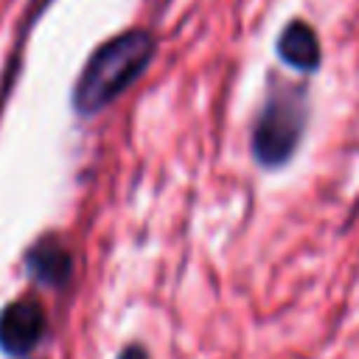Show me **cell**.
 <instances>
[{
  "mask_svg": "<svg viewBox=\"0 0 359 359\" xmlns=\"http://www.w3.org/2000/svg\"><path fill=\"white\" fill-rule=\"evenodd\" d=\"M309 123V95L300 84H286L278 76H272L264 107L252 126V154L261 165L278 168L283 165Z\"/></svg>",
  "mask_w": 359,
  "mask_h": 359,
  "instance_id": "cell-2",
  "label": "cell"
},
{
  "mask_svg": "<svg viewBox=\"0 0 359 359\" xmlns=\"http://www.w3.org/2000/svg\"><path fill=\"white\" fill-rule=\"evenodd\" d=\"M278 56L283 65L294 67L297 73H314L323 62V45L317 31L306 20H289L278 34Z\"/></svg>",
  "mask_w": 359,
  "mask_h": 359,
  "instance_id": "cell-4",
  "label": "cell"
},
{
  "mask_svg": "<svg viewBox=\"0 0 359 359\" xmlns=\"http://www.w3.org/2000/svg\"><path fill=\"white\" fill-rule=\"evenodd\" d=\"M25 264H28V272L45 286H62L70 278V269H73L70 252L53 238H45V241L34 244L25 255Z\"/></svg>",
  "mask_w": 359,
  "mask_h": 359,
  "instance_id": "cell-5",
  "label": "cell"
},
{
  "mask_svg": "<svg viewBox=\"0 0 359 359\" xmlns=\"http://www.w3.org/2000/svg\"><path fill=\"white\" fill-rule=\"evenodd\" d=\"M118 359H149V353H146L143 345H126V348L118 353Z\"/></svg>",
  "mask_w": 359,
  "mask_h": 359,
  "instance_id": "cell-6",
  "label": "cell"
},
{
  "mask_svg": "<svg viewBox=\"0 0 359 359\" xmlns=\"http://www.w3.org/2000/svg\"><path fill=\"white\" fill-rule=\"evenodd\" d=\"M45 334V309L34 297L8 303L0 311V348L8 356H25Z\"/></svg>",
  "mask_w": 359,
  "mask_h": 359,
  "instance_id": "cell-3",
  "label": "cell"
},
{
  "mask_svg": "<svg viewBox=\"0 0 359 359\" xmlns=\"http://www.w3.org/2000/svg\"><path fill=\"white\" fill-rule=\"evenodd\" d=\"M157 39L146 28H129L101 42L81 67L73 87V109L79 115H95L126 93L151 65Z\"/></svg>",
  "mask_w": 359,
  "mask_h": 359,
  "instance_id": "cell-1",
  "label": "cell"
}]
</instances>
